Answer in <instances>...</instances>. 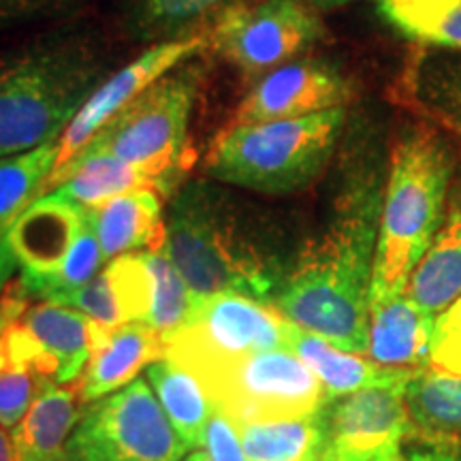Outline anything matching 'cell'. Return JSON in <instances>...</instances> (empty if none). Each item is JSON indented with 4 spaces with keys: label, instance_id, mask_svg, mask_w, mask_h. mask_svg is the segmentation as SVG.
Segmentation results:
<instances>
[{
    "label": "cell",
    "instance_id": "6da1fadb",
    "mask_svg": "<svg viewBox=\"0 0 461 461\" xmlns=\"http://www.w3.org/2000/svg\"><path fill=\"white\" fill-rule=\"evenodd\" d=\"M339 152L338 190L327 221L288 265L274 305L302 330L367 357L372 278L389 171L378 131L367 120L344 131Z\"/></svg>",
    "mask_w": 461,
    "mask_h": 461
},
{
    "label": "cell",
    "instance_id": "7a4b0ae2",
    "mask_svg": "<svg viewBox=\"0 0 461 461\" xmlns=\"http://www.w3.org/2000/svg\"><path fill=\"white\" fill-rule=\"evenodd\" d=\"M107 75L109 51L88 28L0 51V158L60 140Z\"/></svg>",
    "mask_w": 461,
    "mask_h": 461
},
{
    "label": "cell",
    "instance_id": "3957f363",
    "mask_svg": "<svg viewBox=\"0 0 461 461\" xmlns=\"http://www.w3.org/2000/svg\"><path fill=\"white\" fill-rule=\"evenodd\" d=\"M167 250L193 295L240 293L267 302L286 272L238 199L212 182L182 184L167 214Z\"/></svg>",
    "mask_w": 461,
    "mask_h": 461
},
{
    "label": "cell",
    "instance_id": "277c9868",
    "mask_svg": "<svg viewBox=\"0 0 461 461\" xmlns=\"http://www.w3.org/2000/svg\"><path fill=\"white\" fill-rule=\"evenodd\" d=\"M453 149L436 131L417 126L397 140L380 214L372 302L402 295L445 221Z\"/></svg>",
    "mask_w": 461,
    "mask_h": 461
},
{
    "label": "cell",
    "instance_id": "5b68a950",
    "mask_svg": "<svg viewBox=\"0 0 461 461\" xmlns=\"http://www.w3.org/2000/svg\"><path fill=\"white\" fill-rule=\"evenodd\" d=\"M346 131V107L272 122L230 124L205 157L214 182L288 194L308 188L331 163Z\"/></svg>",
    "mask_w": 461,
    "mask_h": 461
},
{
    "label": "cell",
    "instance_id": "8992f818",
    "mask_svg": "<svg viewBox=\"0 0 461 461\" xmlns=\"http://www.w3.org/2000/svg\"><path fill=\"white\" fill-rule=\"evenodd\" d=\"M203 79L205 68L197 56L182 62L115 113L79 154L124 160L163 197L176 194L190 165V120Z\"/></svg>",
    "mask_w": 461,
    "mask_h": 461
},
{
    "label": "cell",
    "instance_id": "52a82bcc",
    "mask_svg": "<svg viewBox=\"0 0 461 461\" xmlns=\"http://www.w3.org/2000/svg\"><path fill=\"white\" fill-rule=\"evenodd\" d=\"M194 376L235 425L312 417L330 403L321 380L291 348L238 357Z\"/></svg>",
    "mask_w": 461,
    "mask_h": 461
},
{
    "label": "cell",
    "instance_id": "ba28073f",
    "mask_svg": "<svg viewBox=\"0 0 461 461\" xmlns=\"http://www.w3.org/2000/svg\"><path fill=\"white\" fill-rule=\"evenodd\" d=\"M291 321L274 303L240 295H193L180 330L163 336L165 357L190 374L261 350L288 348Z\"/></svg>",
    "mask_w": 461,
    "mask_h": 461
},
{
    "label": "cell",
    "instance_id": "9c48e42d",
    "mask_svg": "<svg viewBox=\"0 0 461 461\" xmlns=\"http://www.w3.org/2000/svg\"><path fill=\"white\" fill-rule=\"evenodd\" d=\"M186 451L143 378L88 403L67 442L75 461H182Z\"/></svg>",
    "mask_w": 461,
    "mask_h": 461
},
{
    "label": "cell",
    "instance_id": "30bf717a",
    "mask_svg": "<svg viewBox=\"0 0 461 461\" xmlns=\"http://www.w3.org/2000/svg\"><path fill=\"white\" fill-rule=\"evenodd\" d=\"M325 34L305 0H255L229 11L210 28L212 50L246 77L267 75Z\"/></svg>",
    "mask_w": 461,
    "mask_h": 461
},
{
    "label": "cell",
    "instance_id": "8fae6325",
    "mask_svg": "<svg viewBox=\"0 0 461 461\" xmlns=\"http://www.w3.org/2000/svg\"><path fill=\"white\" fill-rule=\"evenodd\" d=\"M88 218V207L54 193L32 201L0 241V288L15 280L28 297H37L60 272Z\"/></svg>",
    "mask_w": 461,
    "mask_h": 461
},
{
    "label": "cell",
    "instance_id": "7c38bea8",
    "mask_svg": "<svg viewBox=\"0 0 461 461\" xmlns=\"http://www.w3.org/2000/svg\"><path fill=\"white\" fill-rule=\"evenodd\" d=\"M327 447L322 461H406L411 414L402 389H363L322 408Z\"/></svg>",
    "mask_w": 461,
    "mask_h": 461
},
{
    "label": "cell",
    "instance_id": "4fadbf2b",
    "mask_svg": "<svg viewBox=\"0 0 461 461\" xmlns=\"http://www.w3.org/2000/svg\"><path fill=\"white\" fill-rule=\"evenodd\" d=\"M210 45L207 34H199L193 39H180V41L157 43L131 60L129 65L109 73L103 82L90 92V96L75 113L71 124L58 140V160L54 169L65 167L82 152V148L92 137L105 126L115 113H120L135 101L141 92L157 84L163 75L180 67L182 62L190 60Z\"/></svg>",
    "mask_w": 461,
    "mask_h": 461
},
{
    "label": "cell",
    "instance_id": "5bb4252c",
    "mask_svg": "<svg viewBox=\"0 0 461 461\" xmlns=\"http://www.w3.org/2000/svg\"><path fill=\"white\" fill-rule=\"evenodd\" d=\"M350 96L353 86L339 67L321 58H302L263 75L241 99L233 124L302 118L346 107Z\"/></svg>",
    "mask_w": 461,
    "mask_h": 461
},
{
    "label": "cell",
    "instance_id": "9a60e30c",
    "mask_svg": "<svg viewBox=\"0 0 461 461\" xmlns=\"http://www.w3.org/2000/svg\"><path fill=\"white\" fill-rule=\"evenodd\" d=\"M54 303L77 310L105 330L146 322L152 308V274L141 252L115 257L101 274Z\"/></svg>",
    "mask_w": 461,
    "mask_h": 461
},
{
    "label": "cell",
    "instance_id": "2e32d148",
    "mask_svg": "<svg viewBox=\"0 0 461 461\" xmlns=\"http://www.w3.org/2000/svg\"><path fill=\"white\" fill-rule=\"evenodd\" d=\"M286 346L316 374L330 402L363 389L403 391L417 370H420V367L383 366L366 355L348 353L327 342L325 338L302 330L295 322L288 325Z\"/></svg>",
    "mask_w": 461,
    "mask_h": 461
},
{
    "label": "cell",
    "instance_id": "e0dca14e",
    "mask_svg": "<svg viewBox=\"0 0 461 461\" xmlns=\"http://www.w3.org/2000/svg\"><path fill=\"white\" fill-rule=\"evenodd\" d=\"M255 0H118L115 15L122 32L135 43H169L199 37L229 11Z\"/></svg>",
    "mask_w": 461,
    "mask_h": 461
},
{
    "label": "cell",
    "instance_id": "ac0fdd59",
    "mask_svg": "<svg viewBox=\"0 0 461 461\" xmlns=\"http://www.w3.org/2000/svg\"><path fill=\"white\" fill-rule=\"evenodd\" d=\"M90 216L105 261L167 244L163 194L152 188L118 194L92 207Z\"/></svg>",
    "mask_w": 461,
    "mask_h": 461
},
{
    "label": "cell",
    "instance_id": "d6986e66",
    "mask_svg": "<svg viewBox=\"0 0 461 461\" xmlns=\"http://www.w3.org/2000/svg\"><path fill=\"white\" fill-rule=\"evenodd\" d=\"M84 414L79 383L48 380L24 419L11 429L15 461H54L67 453V442Z\"/></svg>",
    "mask_w": 461,
    "mask_h": 461
},
{
    "label": "cell",
    "instance_id": "ffe728a7",
    "mask_svg": "<svg viewBox=\"0 0 461 461\" xmlns=\"http://www.w3.org/2000/svg\"><path fill=\"white\" fill-rule=\"evenodd\" d=\"M434 319L408 293L372 302L367 357L391 367L429 366Z\"/></svg>",
    "mask_w": 461,
    "mask_h": 461
},
{
    "label": "cell",
    "instance_id": "44dd1931",
    "mask_svg": "<svg viewBox=\"0 0 461 461\" xmlns=\"http://www.w3.org/2000/svg\"><path fill=\"white\" fill-rule=\"evenodd\" d=\"M165 357V342L148 322H129L109 338L101 350L90 355L88 366L77 378L84 406L124 389L143 367Z\"/></svg>",
    "mask_w": 461,
    "mask_h": 461
},
{
    "label": "cell",
    "instance_id": "7402d4cb",
    "mask_svg": "<svg viewBox=\"0 0 461 461\" xmlns=\"http://www.w3.org/2000/svg\"><path fill=\"white\" fill-rule=\"evenodd\" d=\"M406 293L429 314H440L461 295V184L448 197L447 214L425 257L408 282Z\"/></svg>",
    "mask_w": 461,
    "mask_h": 461
},
{
    "label": "cell",
    "instance_id": "603a6c76",
    "mask_svg": "<svg viewBox=\"0 0 461 461\" xmlns=\"http://www.w3.org/2000/svg\"><path fill=\"white\" fill-rule=\"evenodd\" d=\"M140 188H152V184L137 167L109 154H79L71 163L50 173L41 188V197L54 193L92 210L118 194Z\"/></svg>",
    "mask_w": 461,
    "mask_h": 461
},
{
    "label": "cell",
    "instance_id": "cb8c5ba5",
    "mask_svg": "<svg viewBox=\"0 0 461 461\" xmlns=\"http://www.w3.org/2000/svg\"><path fill=\"white\" fill-rule=\"evenodd\" d=\"M17 319L56 361V383H75L82 376L90 359L88 316L48 299H28Z\"/></svg>",
    "mask_w": 461,
    "mask_h": 461
},
{
    "label": "cell",
    "instance_id": "d4e9b609",
    "mask_svg": "<svg viewBox=\"0 0 461 461\" xmlns=\"http://www.w3.org/2000/svg\"><path fill=\"white\" fill-rule=\"evenodd\" d=\"M146 376L184 445L203 448L207 423L214 414V402L197 376L167 357L148 366Z\"/></svg>",
    "mask_w": 461,
    "mask_h": 461
},
{
    "label": "cell",
    "instance_id": "484cf974",
    "mask_svg": "<svg viewBox=\"0 0 461 461\" xmlns=\"http://www.w3.org/2000/svg\"><path fill=\"white\" fill-rule=\"evenodd\" d=\"M238 428L241 447L250 461H322L327 447L325 414L244 423Z\"/></svg>",
    "mask_w": 461,
    "mask_h": 461
},
{
    "label": "cell",
    "instance_id": "4316f807",
    "mask_svg": "<svg viewBox=\"0 0 461 461\" xmlns=\"http://www.w3.org/2000/svg\"><path fill=\"white\" fill-rule=\"evenodd\" d=\"M412 425L434 440H461V374L425 366L403 389Z\"/></svg>",
    "mask_w": 461,
    "mask_h": 461
},
{
    "label": "cell",
    "instance_id": "83f0119b",
    "mask_svg": "<svg viewBox=\"0 0 461 461\" xmlns=\"http://www.w3.org/2000/svg\"><path fill=\"white\" fill-rule=\"evenodd\" d=\"M378 9L414 41L461 51V0H378Z\"/></svg>",
    "mask_w": 461,
    "mask_h": 461
},
{
    "label": "cell",
    "instance_id": "f1b7e54d",
    "mask_svg": "<svg viewBox=\"0 0 461 461\" xmlns=\"http://www.w3.org/2000/svg\"><path fill=\"white\" fill-rule=\"evenodd\" d=\"M58 160V140L28 152L0 158V238L32 201L41 197V188Z\"/></svg>",
    "mask_w": 461,
    "mask_h": 461
},
{
    "label": "cell",
    "instance_id": "f546056e",
    "mask_svg": "<svg viewBox=\"0 0 461 461\" xmlns=\"http://www.w3.org/2000/svg\"><path fill=\"white\" fill-rule=\"evenodd\" d=\"M141 255L152 274V308L146 322L160 336H169L186 321L193 293L173 263L167 244L154 250H141Z\"/></svg>",
    "mask_w": 461,
    "mask_h": 461
},
{
    "label": "cell",
    "instance_id": "4dcf8cb0",
    "mask_svg": "<svg viewBox=\"0 0 461 461\" xmlns=\"http://www.w3.org/2000/svg\"><path fill=\"white\" fill-rule=\"evenodd\" d=\"M103 261H105V258H103L99 238H96L95 224H92L90 216L84 230L79 233L77 241H75V246L71 248V252H68V257L65 258V263H62L60 272L39 291V295L34 299L56 302V299L77 291V288L88 285V282L95 278Z\"/></svg>",
    "mask_w": 461,
    "mask_h": 461
},
{
    "label": "cell",
    "instance_id": "1f68e13d",
    "mask_svg": "<svg viewBox=\"0 0 461 461\" xmlns=\"http://www.w3.org/2000/svg\"><path fill=\"white\" fill-rule=\"evenodd\" d=\"M423 90L429 105L461 131V58H445L442 62L428 65Z\"/></svg>",
    "mask_w": 461,
    "mask_h": 461
},
{
    "label": "cell",
    "instance_id": "d6a6232c",
    "mask_svg": "<svg viewBox=\"0 0 461 461\" xmlns=\"http://www.w3.org/2000/svg\"><path fill=\"white\" fill-rule=\"evenodd\" d=\"M48 380L26 370L0 367V425L5 429H14L24 419Z\"/></svg>",
    "mask_w": 461,
    "mask_h": 461
},
{
    "label": "cell",
    "instance_id": "836d02e7",
    "mask_svg": "<svg viewBox=\"0 0 461 461\" xmlns=\"http://www.w3.org/2000/svg\"><path fill=\"white\" fill-rule=\"evenodd\" d=\"M429 367L461 374V295L436 314L429 342Z\"/></svg>",
    "mask_w": 461,
    "mask_h": 461
},
{
    "label": "cell",
    "instance_id": "e575fe53",
    "mask_svg": "<svg viewBox=\"0 0 461 461\" xmlns=\"http://www.w3.org/2000/svg\"><path fill=\"white\" fill-rule=\"evenodd\" d=\"M88 0H0V31L65 17L82 9Z\"/></svg>",
    "mask_w": 461,
    "mask_h": 461
},
{
    "label": "cell",
    "instance_id": "d590c367",
    "mask_svg": "<svg viewBox=\"0 0 461 461\" xmlns=\"http://www.w3.org/2000/svg\"><path fill=\"white\" fill-rule=\"evenodd\" d=\"M203 448L212 461H250L241 447L235 423L216 406L210 423H207Z\"/></svg>",
    "mask_w": 461,
    "mask_h": 461
},
{
    "label": "cell",
    "instance_id": "8d00e7d4",
    "mask_svg": "<svg viewBox=\"0 0 461 461\" xmlns=\"http://www.w3.org/2000/svg\"><path fill=\"white\" fill-rule=\"evenodd\" d=\"M406 461H461V455L455 451V448L434 447V448H425V451L408 455Z\"/></svg>",
    "mask_w": 461,
    "mask_h": 461
},
{
    "label": "cell",
    "instance_id": "74e56055",
    "mask_svg": "<svg viewBox=\"0 0 461 461\" xmlns=\"http://www.w3.org/2000/svg\"><path fill=\"white\" fill-rule=\"evenodd\" d=\"M0 461H15L14 440H11V436L3 425H0Z\"/></svg>",
    "mask_w": 461,
    "mask_h": 461
},
{
    "label": "cell",
    "instance_id": "f35d334b",
    "mask_svg": "<svg viewBox=\"0 0 461 461\" xmlns=\"http://www.w3.org/2000/svg\"><path fill=\"white\" fill-rule=\"evenodd\" d=\"M305 3H308V5H310V7H314V9H322V11H330V9H338V7H344V5L357 3V0H305Z\"/></svg>",
    "mask_w": 461,
    "mask_h": 461
},
{
    "label": "cell",
    "instance_id": "ab89813d",
    "mask_svg": "<svg viewBox=\"0 0 461 461\" xmlns=\"http://www.w3.org/2000/svg\"><path fill=\"white\" fill-rule=\"evenodd\" d=\"M184 461H212V459H210V455H207L205 451H194V453H190Z\"/></svg>",
    "mask_w": 461,
    "mask_h": 461
},
{
    "label": "cell",
    "instance_id": "60d3db41",
    "mask_svg": "<svg viewBox=\"0 0 461 461\" xmlns=\"http://www.w3.org/2000/svg\"><path fill=\"white\" fill-rule=\"evenodd\" d=\"M54 461H75L73 457H71V455H60V457H58V459H54Z\"/></svg>",
    "mask_w": 461,
    "mask_h": 461
},
{
    "label": "cell",
    "instance_id": "b9f144b4",
    "mask_svg": "<svg viewBox=\"0 0 461 461\" xmlns=\"http://www.w3.org/2000/svg\"><path fill=\"white\" fill-rule=\"evenodd\" d=\"M0 241H3V238H0Z\"/></svg>",
    "mask_w": 461,
    "mask_h": 461
}]
</instances>
